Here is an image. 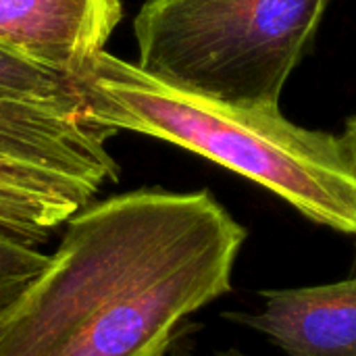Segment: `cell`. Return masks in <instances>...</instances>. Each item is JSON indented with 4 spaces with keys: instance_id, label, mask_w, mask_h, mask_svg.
Segmentation results:
<instances>
[{
    "instance_id": "9c48e42d",
    "label": "cell",
    "mask_w": 356,
    "mask_h": 356,
    "mask_svg": "<svg viewBox=\"0 0 356 356\" xmlns=\"http://www.w3.org/2000/svg\"><path fill=\"white\" fill-rule=\"evenodd\" d=\"M342 138V144L346 148V154L350 159V165H353V171H355L356 177V115H353L348 121H346V127H344V134L340 136ZM353 273H356V232H355V259H353Z\"/></svg>"
},
{
    "instance_id": "3957f363",
    "label": "cell",
    "mask_w": 356,
    "mask_h": 356,
    "mask_svg": "<svg viewBox=\"0 0 356 356\" xmlns=\"http://www.w3.org/2000/svg\"><path fill=\"white\" fill-rule=\"evenodd\" d=\"M330 0H146L134 19L136 65L184 92L280 108Z\"/></svg>"
},
{
    "instance_id": "52a82bcc",
    "label": "cell",
    "mask_w": 356,
    "mask_h": 356,
    "mask_svg": "<svg viewBox=\"0 0 356 356\" xmlns=\"http://www.w3.org/2000/svg\"><path fill=\"white\" fill-rule=\"evenodd\" d=\"M0 96L15 100H33L63 106H77L79 98L69 77L35 65L0 46Z\"/></svg>"
},
{
    "instance_id": "ba28073f",
    "label": "cell",
    "mask_w": 356,
    "mask_h": 356,
    "mask_svg": "<svg viewBox=\"0 0 356 356\" xmlns=\"http://www.w3.org/2000/svg\"><path fill=\"white\" fill-rule=\"evenodd\" d=\"M42 246L29 244L0 229V305H4L31 275L46 265Z\"/></svg>"
},
{
    "instance_id": "5b68a950",
    "label": "cell",
    "mask_w": 356,
    "mask_h": 356,
    "mask_svg": "<svg viewBox=\"0 0 356 356\" xmlns=\"http://www.w3.org/2000/svg\"><path fill=\"white\" fill-rule=\"evenodd\" d=\"M257 313H223L267 336L286 356H356V273L342 282L261 290Z\"/></svg>"
},
{
    "instance_id": "7a4b0ae2",
    "label": "cell",
    "mask_w": 356,
    "mask_h": 356,
    "mask_svg": "<svg viewBox=\"0 0 356 356\" xmlns=\"http://www.w3.org/2000/svg\"><path fill=\"white\" fill-rule=\"evenodd\" d=\"M90 123L134 131L200 154L269 190L305 219L356 232V177L330 131L307 129L282 108H252L177 90L106 50L69 77Z\"/></svg>"
},
{
    "instance_id": "277c9868",
    "label": "cell",
    "mask_w": 356,
    "mask_h": 356,
    "mask_svg": "<svg viewBox=\"0 0 356 356\" xmlns=\"http://www.w3.org/2000/svg\"><path fill=\"white\" fill-rule=\"evenodd\" d=\"M121 0H0V46L65 77L104 50Z\"/></svg>"
},
{
    "instance_id": "8992f818",
    "label": "cell",
    "mask_w": 356,
    "mask_h": 356,
    "mask_svg": "<svg viewBox=\"0 0 356 356\" xmlns=\"http://www.w3.org/2000/svg\"><path fill=\"white\" fill-rule=\"evenodd\" d=\"M100 188L56 171L0 154V229L42 246Z\"/></svg>"
},
{
    "instance_id": "6da1fadb",
    "label": "cell",
    "mask_w": 356,
    "mask_h": 356,
    "mask_svg": "<svg viewBox=\"0 0 356 356\" xmlns=\"http://www.w3.org/2000/svg\"><path fill=\"white\" fill-rule=\"evenodd\" d=\"M246 236L209 190L92 200L0 305V356H165L194 313L232 290Z\"/></svg>"
},
{
    "instance_id": "30bf717a",
    "label": "cell",
    "mask_w": 356,
    "mask_h": 356,
    "mask_svg": "<svg viewBox=\"0 0 356 356\" xmlns=\"http://www.w3.org/2000/svg\"><path fill=\"white\" fill-rule=\"evenodd\" d=\"M207 356H252V355H246V353H242V350H219V353H213V355H207Z\"/></svg>"
}]
</instances>
